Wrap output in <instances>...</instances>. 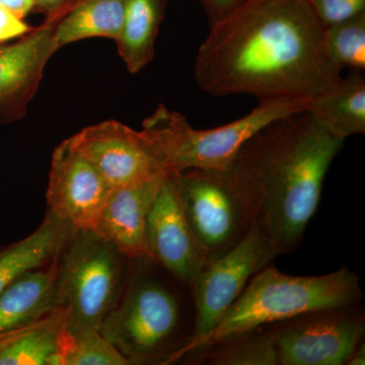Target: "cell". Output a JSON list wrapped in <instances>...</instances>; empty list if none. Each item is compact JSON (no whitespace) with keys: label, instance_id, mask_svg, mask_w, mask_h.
<instances>
[{"label":"cell","instance_id":"9","mask_svg":"<svg viewBox=\"0 0 365 365\" xmlns=\"http://www.w3.org/2000/svg\"><path fill=\"white\" fill-rule=\"evenodd\" d=\"M276 257L267 240L254 225L235 248L198 273L189 287L195 309L193 335L178 353L175 364L215 328L255 274L272 263Z\"/></svg>","mask_w":365,"mask_h":365},{"label":"cell","instance_id":"22","mask_svg":"<svg viewBox=\"0 0 365 365\" xmlns=\"http://www.w3.org/2000/svg\"><path fill=\"white\" fill-rule=\"evenodd\" d=\"M325 45L329 56L340 71L365 69V13L351 20L325 28Z\"/></svg>","mask_w":365,"mask_h":365},{"label":"cell","instance_id":"20","mask_svg":"<svg viewBox=\"0 0 365 365\" xmlns=\"http://www.w3.org/2000/svg\"><path fill=\"white\" fill-rule=\"evenodd\" d=\"M167 0H126L123 26L116 41L118 52L130 73L153 61Z\"/></svg>","mask_w":365,"mask_h":365},{"label":"cell","instance_id":"15","mask_svg":"<svg viewBox=\"0 0 365 365\" xmlns=\"http://www.w3.org/2000/svg\"><path fill=\"white\" fill-rule=\"evenodd\" d=\"M57 257L16 278L0 294V336L29 325L58 307Z\"/></svg>","mask_w":365,"mask_h":365},{"label":"cell","instance_id":"27","mask_svg":"<svg viewBox=\"0 0 365 365\" xmlns=\"http://www.w3.org/2000/svg\"><path fill=\"white\" fill-rule=\"evenodd\" d=\"M0 6L6 7L21 19H25L34 11L33 0H0Z\"/></svg>","mask_w":365,"mask_h":365},{"label":"cell","instance_id":"12","mask_svg":"<svg viewBox=\"0 0 365 365\" xmlns=\"http://www.w3.org/2000/svg\"><path fill=\"white\" fill-rule=\"evenodd\" d=\"M62 11L14 44L0 45V124L25 116L35 97L45 67L59 49L54 29Z\"/></svg>","mask_w":365,"mask_h":365},{"label":"cell","instance_id":"18","mask_svg":"<svg viewBox=\"0 0 365 365\" xmlns=\"http://www.w3.org/2000/svg\"><path fill=\"white\" fill-rule=\"evenodd\" d=\"M307 112L336 136L365 133V78L353 71L307 103Z\"/></svg>","mask_w":365,"mask_h":365},{"label":"cell","instance_id":"14","mask_svg":"<svg viewBox=\"0 0 365 365\" xmlns=\"http://www.w3.org/2000/svg\"><path fill=\"white\" fill-rule=\"evenodd\" d=\"M168 174L113 188L93 232L129 259L148 256L146 220Z\"/></svg>","mask_w":365,"mask_h":365},{"label":"cell","instance_id":"3","mask_svg":"<svg viewBox=\"0 0 365 365\" xmlns=\"http://www.w3.org/2000/svg\"><path fill=\"white\" fill-rule=\"evenodd\" d=\"M194 322L190 288L143 256L129 260L121 294L100 333L130 365H169L191 339Z\"/></svg>","mask_w":365,"mask_h":365},{"label":"cell","instance_id":"19","mask_svg":"<svg viewBox=\"0 0 365 365\" xmlns=\"http://www.w3.org/2000/svg\"><path fill=\"white\" fill-rule=\"evenodd\" d=\"M126 0H71L62 9L54 29L59 49L90 39L117 41L123 26Z\"/></svg>","mask_w":365,"mask_h":365},{"label":"cell","instance_id":"13","mask_svg":"<svg viewBox=\"0 0 365 365\" xmlns=\"http://www.w3.org/2000/svg\"><path fill=\"white\" fill-rule=\"evenodd\" d=\"M145 239L148 256L188 287L205 267L170 173L165 177L148 213Z\"/></svg>","mask_w":365,"mask_h":365},{"label":"cell","instance_id":"21","mask_svg":"<svg viewBox=\"0 0 365 365\" xmlns=\"http://www.w3.org/2000/svg\"><path fill=\"white\" fill-rule=\"evenodd\" d=\"M184 364L205 365H278L267 326L227 336L215 344L188 353Z\"/></svg>","mask_w":365,"mask_h":365},{"label":"cell","instance_id":"2","mask_svg":"<svg viewBox=\"0 0 365 365\" xmlns=\"http://www.w3.org/2000/svg\"><path fill=\"white\" fill-rule=\"evenodd\" d=\"M344 143L306 110L262 128L230 163L256 204L255 227L277 256L299 248Z\"/></svg>","mask_w":365,"mask_h":365},{"label":"cell","instance_id":"17","mask_svg":"<svg viewBox=\"0 0 365 365\" xmlns=\"http://www.w3.org/2000/svg\"><path fill=\"white\" fill-rule=\"evenodd\" d=\"M73 230L47 211L32 235L0 247V294L21 274L54 261Z\"/></svg>","mask_w":365,"mask_h":365},{"label":"cell","instance_id":"26","mask_svg":"<svg viewBox=\"0 0 365 365\" xmlns=\"http://www.w3.org/2000/svg\"><path fill=\"white\" fill-rule=\"evenodd\" d=\"M207 16L209 26L223 20L248 0H197Z\"/></svg>","mask_w":365,"mask_h":365},{"label":"cell","instance_id":"24","mask_svg":"<svg viewBox=\"0 0 365 365\" xmlns=\"http://www.w3.org/2000/svg\"><path fill=\"white\" fill-rule=\"evenodd\" d=\"M324 28L337 25L365 13V0H309Z\"/></svg>","mask_w":365,"mask_h":365},{"label":"cell","instance_id":"29","mask_svg":"<svg viewBox=\"0 0 365 365\" xmlns=\"http://www.w3.org/2000/svg\"><path fill=\"white\" fill-rule=\"evenodd\" d=\"M365 364V343H361L351 353L349 359L346 362V365H364Z\"/></svg>","mask_w":365,"mask_h":365},{"label":"cell","instance_id":"8","mask_svg":"<svg viewBox=\"0 0 365 365\" xmlns=\"http://www.w3.org/2000/svg\"><path fill=\"white\" fill-rule=\"evenodd\" d=\"M266 326L278 365H346L364 341V309L357 304L316 309Z\"/></svg>","mask_w":365,"mask_h":365},{"label":"cell","instance_id":"10","mask_svg":"<svg viewBox=\"0 0 365 365\" xmlns=\"http://www.w3.org/2000/svg\"><path fill=\"white\" fill-rule=\"evenodd\" d=\"M72 144L112 188L144 181L167 172L143 131L108 120L71 137Z\"/></svg>","mask_w":365,"mask_h":365},{"label":"cell","instance_id":"6","mask_svg":"<svg viewBox=\"0 0 365 365\" xmlns=\"http://www.w3.org/2000/svg\"><path fill=\"white\" fill-rule=\"evenodd\" d=\"M129 260L93 230H72L57 256V300L69 333L100 331L121 294Z\"/></svg>","mask_w":365,"mask_h":365},{"label":"cell","instance_id":"11","mask_svg":"<svg viewBox=\"0 0 365 365\" xmlns=\"http://www.w3.org/2000/svg\"><path fill=\"white\" fill-rule=\"evenodd\" d=\"M112 189L71 138L53 151L46 193L48 211L74 230H93Z\"/></svg>","mask_w":365,"mask_h":365},{"label":"cell","instance_id":"23","mask_svg":"<svg viewBox=\"0 0 365 365\" xmlns=\"http://www.w3.org/2000/svg\"><path fill=\"white\" fill-rule=\"evenodd\" d=\"M60 365H130L100 331L71 334L66 330Z\"/></svg>","mask_w":365,"mask_h":365},{"label":"cell","instance_id":"25","mask_svg":"<svg viewBox=\"0 0 365 365\" xmlns=\"http://www.w3.org/2000/svg\"><path fill=\"white\" fill-rule=\"evenodd\" d=\"M32 30L24 19L0 6V44L23 37Z\"/></svg>","mask_w":365,"mask_h":365},{"label":"cell","instance_id":"7","mask_svg":"<svg viewBox=\"0 0 365 365\" xmlns=\"http://www.w3.org/2000/svg\"><path fill=\"white\" fill-rule=\"evenodd\" d=\"M170 174L205 266L232 251L253 228L256 204L230 165Z\"/></svg>","mask_w":365,"mask_h":365},{"label":"cell","instance_id":"16","mask_svg":"<svg viewBox=\"0 0 365 365\" xmlns=\"http://www.w3.org/2000/svg\"><path fill=\"white\" fill-rule=\"evenodd\" d=\"M66 312L56 307L44 318L0 336V365H60Z\"/></svg>","mask_w":365,"mask_h":365},{"label":"cell","instance_id":"28","mask_svg":"<svg viewBox=\"0 0 365 365\" xmlns=\"http://www.w3.org/2000/svg\"><path fill=\"white\" fill-rule=\"evenodd\" d=\"M71 0H33L34 9L43 11L51 16L67 6Z\"/></svg>","mask_w":365,"mask_h":365},{"label":"cell","instance_id":"1","mask_svg":"<svg viewBox=\"0 0 365 365\" xmlns=\"http://www.w3.org/2000/svg\"><path fill=\"white\" fill-rule=\"evenodd\" d=\"M209 28L195 78L210 95L309 101L341 78L309 0H248Z\"/></svg>","mask_w":365,"mask_h":365},{"label":"cell","instance_id":"5","mask_svg":"<svg viewBox=\"0 0 365 365\" xmlns=\"http://www.w3.org/2000/svg\"><path fill=\"white\" fill-rule=\"evenodd\" d=\"M306 100L262 101L250 114L216 128L195 129L180 113L158 106L143 121L144 135L153 144L167 172L222 170L240 148L264 127L280 118L306 111Z\"/></svg>","mask_w":365,"mask_h":365},{"label":"cell","instance_id":"4","mask_svg":"<svg viewBox=\"0 0 365 365\" xmlns=\"http://www.w3.org/2000/svg\"><path fill=\"white\" fill-rule=\"evenodd\" d=\"M362 295L359 276L347 266L325 275L294 276L281 272L271 263L255 274L215 328L192 346L188 353L215 344L227 336L307 312L357 306Z\"/></svg>","mask_w":365,"mask_h":365}]
</instances>
